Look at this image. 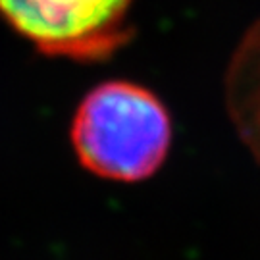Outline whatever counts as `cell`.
<instances>
[{"label": "cell", "instance_id": "6da1fadb", "mask_svg": "<svg viewBox=\"0 0 260 260\" xmlns=\"http://www.w3.org/2000/svg\"><path fill=\"white\" fill-rule=\"evenodd\" d=\"M172 123L164 104L139 85L112 81L83 99L72 123L79 162L114 181H141L166 160Z\"/></svg>", "mask_w": 260, "mask_h": 260}, {"label": "cell", "instance_id": "7a4b0ae2", "mask_svg": "<svg viewBox=\"0 0 260 260\" xmlns=\"http://www.w3.org/2000/svg\"><path fill=\"white\" fill-rule=\"evenodd\" d=\"M133 0H0V16L39 50L99 60L127 37Z\"/></svg>", "mask_w": 260, "mask_h": 260}]
</instances>
